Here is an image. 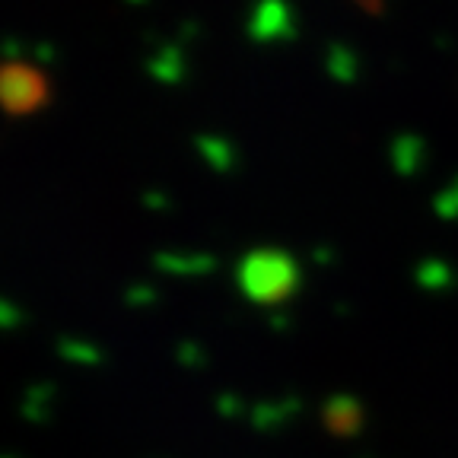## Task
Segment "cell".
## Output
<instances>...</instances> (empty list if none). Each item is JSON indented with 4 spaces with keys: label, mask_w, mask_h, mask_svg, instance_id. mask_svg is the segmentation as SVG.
Here are the masks:
<instances>
[]
</instances>
